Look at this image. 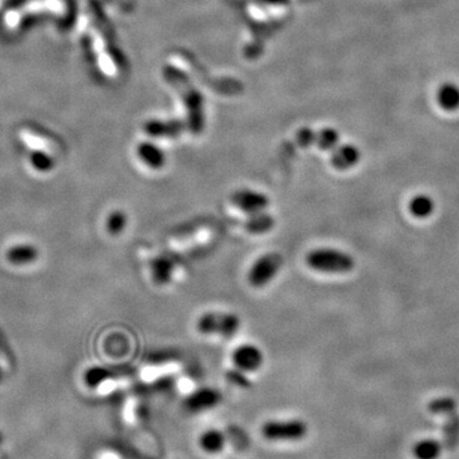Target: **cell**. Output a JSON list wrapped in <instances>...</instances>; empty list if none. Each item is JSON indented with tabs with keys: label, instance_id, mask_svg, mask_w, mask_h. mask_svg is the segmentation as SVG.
Instances as JSON below:
<instances>
[{
	"label": "cell",
	"instance_id": "obj_1",
	"mask_svg": "<svg viewBox=\"0 0 459 459\" xmlns=\"http://www.w3.org/2000/svg\"><path fill=\"white\" fill-rule=\"evenodd\" d=\"M306 264L320 273H349L355 267V260L344 251L318 248L308 253Z\"/></svg>",
	"mask_w": 459,
	"mask_h": 459
},
{
	"label": "cell",
	"instance_id": "obj_2",
	"mask_svg": "<svg viewBox=\"0 0 459 459\" xmlns=\"http://www.w3.org/2000/svg\"><path fill=\"white\" fill-rule=\"evenodd\" d=\"M198 331L203 334H217L224 338H231L240 329V319L231 313L209 311L198 319Z\"/></svg>",
	"mask_w": 459,
	"mask_h": 459
},
{
	"label": "cell",
	"instance_id": "obj_3",
	"mask_svg": "<svg viewBox=\"0 0 459 459\" xmlns=\"http://www.w3.org/2000/svg\"><path fill=\"white\" fill-rule=\"evenodd\" d=\"M284 258L278 253H268L257 259L248 273V281L253 287H266L281 271Z\"/></svg>",
	"mask_w": 459,
	"mask_h": 459
},
{
	"label": "cell",
	"instance_id": "obj_4",
	"mask_svg": "<svg viewBox=\"0 0 459 459\" xmlns=\"http://www.w3.org/2000/svg\"><path fill=\"white\" fill-rule=\"evenodd\" d=\"M306 434V426L299 420L269 421L262 427V435L273 442L299 440Z\"/></svg>",
	"mask_w": 459,
	"mask_h": 459
},
{
	"label": "cell",
	"instance_id": "obj_5",
	"mask_svg": "<svg viewBox=\"0 0 459 459\" xmlns=\"http://www.w3.org/2000/svg\"><path fill=\"white\" fill-rule=\"evenodd\" d=\"M231 202L236 208L244 213L253 215L257 212L266 211L269 206V198L263 193L253 189H240L231 195Z\"/></svg>",
	"mask_w": 459,
	"mask_h": 459
},
{
	"label": "cell",
	"instance_id": "obj_6",
	"mask_svg": "<svg viewBox=\"0 0 459 459\" xmlns=\"http://www.w3.org/2000/svg\"><path fill=\"white\" fill-rule=\"evenodd\" d=\"M263 352L251 343L240 344L233 352V362L240 371H257L263 365Z\"/></svg>",
	"mask_w": 459,
	"mask_h": 459
},
{
	"label": "cell",
	"instance_id": "obj_7",
	"mask_svg": "<svg viewBox=\"0 0 459 459\" xmlns=\"http://www.w3.org/2000/svg\"><path fill=\"white\" fill-rule=\"evenodd\" d=\"M219 401H221V394L217 391L212 388H202L199 391L193 393L186 400V407L194 412H201L216 407Z\"/></svg>",
	"mask_w": 459,
	"mask_h": 459
},
{
	"label": "cell",
	"instance_id": "obj_8",
	"mask_svg": "<svg viewBox=\"0 0 459 459\" xmlns=\"http://www.w3.org/2000/svg\"><path fill=\"white\" fill-rule=\"evenodd\" d=\"M360 157L361 153L358 147H355L353 144H343L334 148L331 162L332 166L337 170H349L359 164Z\"/></svg>",
	"mask_w": 459,
	"mask_h": 459
},
{
	"label": "cell",
	"instance_id": "obj_9",
	"mask_svg": "<svg viewBox=\"0 0 459 459\" xmlns=\"http://www.w3.org/2000/svg\"><path fill=\"white\" fill-rule=\"evenodd\" d=\"M138 156L146 166L150 167L153 170H159L161 167L165 166L166 162L165 152L161 150L159 146L150 142L142 143L138 147Z\"/></svg>",
	"mask_w": 459,
	"mask_h": 459
},
{
	"label": "cell",
	"instance_id": "obj_10",
	"mask_svg": "<svg viewBox=\"0 0 459 459\" xmlns=\"http://www.w3.org/2000/svg\"><path fill=\"white\" fill-rule=\"evenodd\" d=\"M275 227V218L272 217L266 211L249 215L245 222V228L248 233L254 235H262L269 233Z\"/></svg>",
	"mask_w": 459,
	"mask_h": 459
},
{
	"label": "cell",
	"instance_id": "obj_11",
	"mask_svg": "<svg viewBox=\"0 0 459 459\" xmlns=\"http://www.w3.org/2000/svg\"><path fill=\"white\" fill-rule=\"evenodd\" d=\"M150 269H152V277L156 284H166L171 281L175 267L171 259L167 257H159L153 259Z\"/></svg>",
	"mask_w": 459,
	"mask_h": 459
},
{
	"label": "cell",
	"instance_id": "obj_12",
	"mask_svg": "<svg viewBox=\"0 0 459 459\" xmlns=\"http://www.w3.org/2000/svg\"><path fill=\"white\" fill-rule=\"evenodd\" d=\"M438 104L447 111H457L459 109V86L442 84L438 90Z\"/></svg>",
	"mask_w": 459,
	"mask_h": 459
},
{
	"label": "cell",
	"instance_id": "obj_13",
	"mask_svg": "<svg viewBox=\"0 0 459 459\" xmlns=\"http://www.w3.org/2000/svg\"><path fill=\"white\" fill-rule=\"evenodd\" d=\"M146 130L150 135L153 137H166V138H174L182 133L183 124L179 121H150L146 126Z\"/></svg>",
	"mask_w": 459,
	"mask_h": 459
},
{
	"label": "cell",
	"instance_id": "obj_14",
	"mask_svg": "<svg viewBox=\"0 0 459 459\" xmlns=\"http://www.w3.org/2000/svg\"><path fill=\"white\" fill-rule=\"evenodd\" d=\"M442 454V444L434 439H425L416 442L413 456L416 459H438Z\"/></svg>",
	"mask_w": 459,
	"mask_h": 459
},
{
	"label": "cell",
	"instance_id": "obj_15",
	"mask_svg": "<svg viewBox=\"0 0 459 459\" xmlns=\"http://www.w3.org/2000/svg\"><path fill=\"white\" fill-rule=\"evenodd\" d=\"M224 445H225V438L219 431L211 430L206 434L202 435L201 447L203 448V451H208V453H218V451H222Z\"/></svg>",
	"mask_w": 459,
	"mask_h": 459
},
{
	"label": "cell",
	"instance_id": "obj_16",
	"mask_svg": "<svg viewBox=\"0 0 459 459\" xmlns=\"http://www.w3.org/2000/svg\"><path fill=\"white\" fill-rule=\"evenodd\" d=\"M340 143V134L332 128H326L317 133L315 144L320 150H333Z\"/></svg>",
	"mask_w": 459,
	"mask_h": 459
},
{
	"label": "cell",
	"instance_id": "obj_17",
	"mask_svg": "<svg viewBox=\"0 0 459 459\" xmlns=\"http://www.w3.org/2000/svg\"><path fill=\"white\" fill-rule=\"evenodd\" d=\"M434 209V202L430 197L426 195H418L413 201L411 202V212L416 217H427Z\"/></svg>",
	"mask_w": 459,
	"mask_h": 459
},
{
	"label": "cell",
	"instance_id": "obj_18",
	"mask_svg": "<svg viewBox=\"0 0 459 459\" xmlns=\"http://www.w3.org/2000/svg\"><path fill=\"white\" fill-rule=\"evenodd\" d=\"M456 401L451 398H439L429 404L430 412L436 415H451L456 411Z\"/></svg>",
	"mask_w": 459,
	"mask_h": 459
},
{
	"label": "cell",
	"instance_id": "obj_19",
	"mask_svg": "<svg viewBox=\"0 0 459 459\" xmlns=\"http://www.w3.org/2000/svg\"><path fill=\"white\" fill-rule=\"evenodd\" d=\"M126 225V215L120 211H117L114 213L110 215L109 219H108V228H109L111 234H119L124 230Z\"/></svg>",
	"mask_w": 459,
	"mask_h": 459
},
{
	"label": "cell",
	"instance_id": "obj_20",
	"mask_svg": "<svg viewBox=\"0 0 459 459\" xmlns=\"http://www.w3.org/2000/svg\"><path fill=\"white\" fill-rule=\"evenodd\" d=\"M315 137L317 134L314 133L309 128H304L297 133V142L301 147L308 148L311 144H315Z\"/></svg>",
	"mask_w": 459,
	"mask_h": 459
},
{
	"label": "cell",
	"instance_id": "obj_21",
	"mask_svg": "<svg viewBox=\"0 0 459 459\" xmlns=\"http://www.w3.org/2000/svg\"><path fill=\"white\" fill-rule=\"evenodd\" d=\"M227 379H228L231 383L239 385V387H248V385H249L248 379L242 375V373L235 371V370L234 371H230V373L227 374Z\"/></svg>",
	"mask_w": 459,
	"mask_h": 459
}]
</instances>
